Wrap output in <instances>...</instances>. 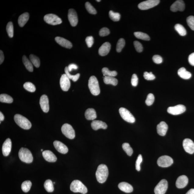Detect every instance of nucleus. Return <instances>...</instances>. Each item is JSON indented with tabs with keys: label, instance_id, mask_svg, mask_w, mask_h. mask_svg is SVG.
<instances>
[{
	"label": "nucleus",
	"instance_id": "f257e3e1",
	"mask_svg": "<svg viewBox=\"0 0 194 194\" xmlns=\"http://www.w3.org/2000/svg\"><path fill=\"white\" fill-rule=\"evenodd\" d=\"M108 174V168L106 165L102 164L99 166L96 171V176L99 183H104L106 181Z\"/></svg>",
	"mask_w": 194,
	"mask_h": 194
},
{
	"label": "nucleus",
	"instance_id": "f03ea898",
	"mask_svg": "<svg viewBox=\"0 0 194 194\" xmlns=\"http://www.w3.org/2000/svg\"><path fill=\"white\" fill-rule=\"evenodd\" d=\"M14 119L16 124L22 128L29 129L31 128L32 125L31 122L26 117L22 115L16 114L14 116Z\"/></svg>",
	"mask_w": 194,
	"mask_h": 194
},
{
	"label": "nucleus",
	"instance_id": "7ed1b4c3",
	"mask_svg": "<svg viewBox=\"0 0 194 194\" xmlns=\"http://www.w3.org/2000/svg\"><path fill=\"white\" fill-rule=\"evenodd\" d=\"M88 86L91 93L95 96L100 94V91L99 82L96 77L91 76L88 81Z\"/></svg>",
	"mask_w": 194,
	"mask_h": 194
},
{
	"label": "nucleus",
	"instance_id": "20e7f679",
	"mask_svg": "<svg viewBox=\"0 0 194 194\" xmlns=\"http://www.w3.org/2000/svg\"><path fill=\"white\" fill-rule=\"evenodd\" d=\"M70 189L74 193H80L86 194L88 192L87 188L81 181L79 180H74L70 185Z\"/></svg>",
	"mask_w": 194,
	"mask_h": 194
},
{
	"label": "nucleus",
	"instance_id": "39448f33",
	"mask_svg": "<svg viewBox=\"0 0 194 194\" xmlns=\"http://www.w3.org/2000/svg\"><path fill=\"white\" fill-rule=\"evenodd\" d=\"M19 156L22 161L26 163H31L33 161L32 153L29 149L22 147L19 152Z\"/></svg>",
	"mask_w": 194,
	"mask_h": 194
},
{
	"label": "nucleus",
	"instance_id": "423d86ee",
	"mask_svg": "<svg viewBox=\"0 0 194 194\" xmlns=\"http://www.w3.org/2000/svg\"><path fill=\"white\" fill-rule=\"evenodd\" d=\"M62 132L65 136L70 139H73L75 137V133L71 125L66 123L63 125L61 128Z\"/></svg>",
	"mask_w": 194,
	"mask_h": 194
},
{
	"label": "nucleus",
	"instance_id": "0eeeda50",
	"mask_svg": "<svg viewBox=\"0 0 194 194\" xmlns=\"http://www.w3.org/2000/svg\"><path fill=\"white\" fill-rule=\"evenodd\" d=\"M44 20L46 23L52 25H59L62 22L60 18L53 14H47L44 16Z\"/></svg>",
	"mask_w": 194,
	"mask_h": 194
},
{
	"label": "nucleus",
	"instance_id": "6e6552de",
	"mask_svg": "<svg viewBox=\"0 0 194 194\" xmlns=\"http://www.w3.org/2000/svg\"><path fill=\"white\" fill-rule=\"evenodd\" d=\"M119 113L122 118L126 122L133 123L135 122V119L133 115L126 109L121 108L119 110Z\"/></svg>",
	"mask_w": 194,
	"mask_h": 194
},
{
	"label": "nucleus",
	"instance_id": "1a4fd4ad",
	"mask_svg": "<svg viewBox=\"0 0 194 194\" xmlns=\"http://www.w3.org/2000/svg\"><path fill=\"white\" fill-rule=\"evenodd\" d=\"M173 163V160L168 156H163L159 157L157 161V163L159 167H166L171 166Z\"/></svg>",
	"mask_w": 194,
	"mask_h": 194
},
{
	"label": "nucleus",
	"instance_id": "9d476101",
	"mask_svg": "<svg viewBox=\"0 0 194 194\" xmlns=\"http://www.w3.org/2000/svg\"><path fill=\"white\" fill-rule=\"evenodd\" d=\"M160 2V1L159 0H148L139 3L138 5V7L141 10L148 9L158 5Z\"/></svg>",
	"mask_w": 194,
	"mask_h": 194
},
{
	"label": "nucleus",
	"instance_id": "9b49d317",
	"mask_svg": "<svg viewBox=\"0 0 194 194\" xmlns=\"http://www.w3.org/2000/svg\"><path fill=\"white\" fill-rule=\"evenodd\" d=\"M168 188V183L165 179H162L155 187L154 192L155 194H165Z\"/></svg>",
	"mask_w": 194,
	"mask_h": 194
},
{
	"label": "nucleus",
	"instance_id": "f8f14e48",
	"mask_svg": "<svg viewBox=\"0 0 194 194\" xmlns=\"http://www.w3.org/2000/svg\"><path fill=\"white\" fill-rule=\"evenodd\" d=\"M186 110L185 107L183 105H178L174 106L169 107L167 112L173 115H178L184 113Z\"/></svg>",
	"mask_w": 194,
	"mask_h": 194
},
{
	"label": "nucleus",
	"instance_id": "ddd939ff",
	"mask_svg": "<svg viewBox=\"0 0 194 194\" xmlns=\"http://www.w3.org/2000/svg\"><path fill=\"white\" fill-rule=\"evenodd\" d=\"M60 87L64 92H67L70 86V79L66 74L62 75L60 80Z\"/></svg>",
	"mask_w": 194,
	"mask_h": 194
},
{
	"label": "nucleus",
	"instance_id": "4468645a",
	"mask_svg": "<svg viewBox=\"0 0 194 194\" xmlns=\"http://www.w3.org/2000/svg\"><path fill=\"white\" fill-rule=\"evenodd\" d=\"M184 149L187 153L192 154L194 153V143L191 139L186 138L183 141Z\"/></svg>",
	"mask_w": 194,
	"mask_h": 194
},
{
	"label": "nucleus",
	"instance_id": "2eb2a0df",
	"mask_svg": "<svg viewBox=\"0 0 194 194\" xmlns=\"http://www.w3.org/2000/svg\"><path fill=\"white\" fill-rule=\"evenodd\" d=\"M68 19L70 25L73 27L76 26L78 23V19L77 13L75 10L70 9L69 10Z\"/></svg>",
	"mask_w": 194,
	"mask_h": 194
},
{
	"label": "nucleus",
	"instance_id": "dca6fc26",
	"mask_svg": "<svg viewBox=\"0 0 194 194\" xmlns=\"http://www.w3.org/2000/svg\"><path fill=\"white\" fill-rule=\"evenodd\" d=\"M185 5L184 2L181 0H178L172 4L171 7V11L176 12L178 11H183L185 10Z\"/></svg>",
	"mask_w": 194,
	"mask_h": 194
},
{
	"label": "nucleus",
	"instance_id": "f3484780",
	"mask_svg": "<svg viewBox=\"0 0 194 194\" xmlns=\"http://www.w3.org/2000/svg\"><path fill=\"white\" fill-rule=\"evenodd\" d=\"M40 104L44 112L48 113L49 110L48 97L45 95H42L40 98Z\"/></svg>",
	"mask_w": 194,
	"mask_h": 194
},
{
	"label": "nucleus",
	"instance_id": "a211bd4d",
	"mask_svg": "<svg viewBox=\"0 0 194 194\" xmlns=\"http://www.w3.org/2000/svg\"><path fill=\"white\" fill-rule=\"evenodd\" d=\"M12 148V142L11 139L7 138L4 142L2 147V151L4 156H7L11 152Z\"/></svg>",
	"mask_w": 194,
	"mask_h": 194
},
{
	"label": "nucleus",
	"instance_id": "6ab92c4d",
	"mask_svg": "<svg viewBox=\"0 0 194 194\" xmlns=\"http://www.w3.org/2000/svg\"><path fill=\"white\" fill-rule=\"evenodd\" d=\"M53 145L56 150L58 152L62 153V154H66L68 153V149L67 146L60 141H54Z\"/></svg>",
	"mask_w": 194,
	"mask_h": 194
},
{
	"label": "nucleus",
	"instance_id": "aec40b11",
	"mask_svg": "<svg viewBox=\"0 0 194 194\" xmlns=\"http://www.w3.org/2000/svg\"><path fill=\"white\" fill-rule=\"evenodd\" d=\"M188 182L189 179L185 175H182L178 178L176 182V185L178 189H183L186 186Z\"/></svg>",
	"mask_w": 194,
	"mask_h": 194
},
{
	"label": "nucleus",
	"instance_id": "412c9836",
	"mask_svg": "<svg viewBox=\"0 0 194 194\" xmlns=\"http://www.w3.org/2000/svg\"><path fill=\"white\" fill-rule=\"evenodd\" d=\"M42 156L46 161L49 162H55L57 160L56 156L49 150H45L42 153Z\"/></svg>",
	"mask_w": 194,
	"mask_h": 194
},
{
	"label": "nucleus",
	"instance_id": "4be33fe9",
	"mask_svg": "<svg viewBox=\"0 0 194 194\" xmlns=\"http://www.w3.org/2000/svg\"><path fill=\"white\" fill-rule=\"evenodd\" d=\"M168 126L164 122H161L157 126V133L161 136H164L166 134Z\"/></svg>",
	"mask_w": 194,
	"mask_h": 194
},
{
	"label": "nucleus",
	"instance_id": "5701e85b",
	"mask_svg": "<svg viewBox=\"0 0 194 194\" xmlns=\"http://www.w3.org/2000/svg\"><path fill=\"white\" fill-rule=\"evenodd\" d=\"M110 48L111 44L110 42H105L99 48V53L101 56H106L110 52Z\"/></svg>",
	"mask_w": 194,
	"mask_h": 194
},
{
	"label": "nucleus",
	"instance_id": "b1692460",
	"mask_svg": "<svg viewBox=\"0 0 194 194\" xmlns=\"http://www.w3.org/2000/svg\"><path fill=\"white\" fill-rule=\"evenodd\" d=\"M55 40L59 45L64 48H70L72 47L71 42L64 38L56 37L55 38Z\"/></svg>",
	"mask_w": 194,
	"mask_h": 194
},
{
	"label": "nucleus",
	"instance_id": "393cba45",
	"mask_svg": "<svg viewBox=\"0 0 194 194\" xmlns=\"http://www.w3.org/2000/svg\"><path fill=\"white\" fill-rule=\"evenodd\" d=\"M91 126L92 128L95 131L100 129H106L108 127L106 123L102 121L97 120L93 121L91 123Z\"/></svg>",
	"mask_w": 194,
	"mask_h": 194
},
{
	"label": "nucleus",
	"instance_id": "a878e982",
	"mask_svg": "<svg viewBox=\"0 0 194 194\" xmlns=\"http://www.w3.org/2000/svg\"><path fill=\"white\" fill-rule=\"evenodd\" d=\"M119 189L120 190L127 193L132 192L133 191V188L129 184L125 182H122L118 185Z\"/></svg>",
	"mask_w": 194,
	"mask_h": 194
},
{
	"label": "nucleus",
	"instance_id": "bb28decb",
	"mask_svg": "<svg viewBox=\"0 0 194 194\" xmlns=\"http://www.w3.org/2000/svg\"><path fill=\"white\" fill-rule=\"evenodd\" d=\"M85 117L88 120H94L97 118L95 110L93 108H89L85 112Z\"/></svg>",
	"mask_w": 194,
	"mask_h": 194
},
{
	"label": "nucleus",
	"instance_id": "cd10ccee",
	"mask_svg": "<svg viewBox=\"0 0 194 194\" xmlns=\"http://www.w3.org/2000/svg\"><path fill=\"white\" fill-rule=\"evenodd\" d=\"M178 74L181 78L185 80L189 79L192 76L191 73L187 71L184 67L180 68L178 70Z\"/></svg>",
	"mask_w": 194,
	"mask_h": 194
},
{
	"label": "nucleus",
	"instance_id": "c85d7f7f",
	"mask_svg": "<svg viewBox=\"0 0 194 194\" xmlns=\"http://www.w3.org/2000/svg\"><path fill=\"white\" fill-rule=\"evenodd\" d=\"M29 19V15L27 13H24L20 16L18 19V23L21 27H23L27 23Z\"/></svg>",
	"mask_w": 194,
	"mask_h": 194
},
{
	"label": "nucleus",
	"instance_id": "c756f323",
	"mask_svg": "<svg viewBox=\"0 0 194 194\" xmlns=\"http://www.w3.org/2000/svg\"><path fill=\"white\" fill-rule=\"evenodd\" d=\"M23 61L24 65L28 71L30 72L33 71L34 69L32 64L31 61H30L25 56H23Z\"/></svg>",
	"mask_w": 194,
	"mask_h": 194
},
{
	"label": "nucleus",
	"instance_id": "7c9ffc66",
	"mask_svg": "<svg viewBox=\"0 0 194 194\" xmlns=\"http://www.w3.org/2000/svg\"><path fill=\"white\" fill-rule=\"evenodd\" d=\"M104 81L106 84H111L113 86H116L118 82V80L116 78L113 77L108 76L104 77Z\"/></svg>",
	"mask_w": 194,
	"mask_h": 194
},
{
	"label": "nucleus",
	"instance_id": "2f4dec72",
	"mask_svg": "<svg viewBox=\"0 0 194 194\" xmlns=\"http://www.w3.org/2000/svg\"><path fill=\"white\" fill-rule=\"evenodd\" d=\"M13 99L11 96L6 94L0 95V102L7 103H12L13 102Z\"/></svg>",
	"mask_w": 194,
	"mask_h": 194
},
{
	"label": "nucleus",
	"instance_id": "473e14b6",
	"mask_svg": "<svg viewBox=\"0 0 194 194\" xmlns=\"http://www.w3.org/2000/svg\"><path fill=\"white\" fill-rule=\"evenodd\" d=\"M44 187L48 192H52L54 190L53 183L51 180L48 179L44 184Z\"/></svg>",
	"mask_w": 194,
	"mask_h": 194
},
{
	"label": "nucleus",
	"instance_id": "72a5a7b5",
	"mask_svg": "<svg viewBox=\"0 0 194 194\" xmlns=\"http://www.w3.org/2000/svg\"><path fill=\"white\" fill-rule=\"evenodd\" d=\"M134 35L135 37L138 39L141 40L149 41L150 40V38L146 34L143 33L141 32H134Z\"/></svg>",
	"mask_w": 194,
	"mask_h": 194
},
{
	"label": "nucleus",
	"instance_id": "f704fd0d",
	"mask_svg": "<svg viewBox=\"0 0 194 194\" xmlns=\"http://www.w3.org/2000/svg\"><path fill=\"white\" fill-rule=\"evenodd\" d=\"M175 29L180 35L181 36H184L186 35V30L185 28L181 24H177L176 25H175Z\"/></svg>",
	"mask_w": 194,
	"mask_h": 194
},
{
	"label": "nucleus",
	"instance_id": "c9c22d12",
	"mask_svg": "<svg viewBox=\"0 0 194 194\" xmlns=\"http://www.w3.org/2000/svg\"><path fill=\"white\" fill-rule=\"evenodd\" d=\"M30 61L36 68H39L40 66V62L39 58L37 56L31 54L29 56Z\"/></svg>",
	"mask_w": 194,
	"mask_h": 194
},
{
	"label": "nucleus",
	"instance_id": "e433bc0d",
	"mask_svg": "<svg viewBox=\"0 0 194 194\" xmlns=\"http://www.w3.org/2000/svg\"><path fill=\"white\" fill-rule=\"evenodd\" d=\"M32 186L31 181H24L21 185V189L24 192H27L31 189Z\"/></svg>",
	"mask_w": 194,
	"mask_h": 194
},
{
	"label": "nucleus",
	"instance_id": "4c0bfd02",
	"mask_svg": "<svg viewBox=\"0 0 194 194\" xmlns=\"http://www.w3.org/2000/svg\"><path fill=\"white\" fill-rule=\"evenodd\" d=\"M65 74L67 75L68 77L70 79L72 80L74 82H76L77 81L79 78L80 77V74H77L75 75H72L70 74L69 72L68 71V67L66 66V67L65 68Z\"/></svg>",
	"mask_w": 194,
	"mask_h": 194
},
{
	"label": "nucleus",
	"instance_id": "58836bf2",
	"mask_svg": "<svg viewBox=\"0 0 194 194\" xmlns=\"http://www.w3.org/2000/svg\"><path fill=\"white\" fill-rule=\"evenodd\" d=\"M122 148L127 155L131 156L133 153V149L128 143H124L122 145Z\"/></svg>",
	"mask_w": 194,
	"mask_h": 194
},
{
	"label": "nucleus",
	"instance_id": "ea45409f",
	"mask_svg": "<svg viewBox=\"0 0 194 194\" xmlns=\"http://www.w3.org/2000/svg\"><path fill=\"white\" fill-rule=\"evenodd\" d=\"M102 72L104 76L111 77L116 76L117 75V73L116 71H110L106 67H104L102 69Z\"/></svg>",
	"mask_w": 194,
	"mask_h": 194
},
{
	"label": "nucleus",
	"instance_id": "a19ab883",
	"mask_svg": "<svg viewBox=\"0 0 194 194\" xmlns=\"http://www.w3.org/2000/svg\"><path fill=\"white\" fill-rule=\"evenodd\" d=\"M23 87L26 90L31 92H34L36 90L35 86L30 82H26L23 84Z\"/></svg>",
	"mask_w": 194,
	"mask_h": 194
},
{
	"label": "nucleus",
	"instance_id": "79ce46f5",
	"mask_svg": "<svg viewBox=\"0 0 194 194\" xmlns=\"http://www.w3.org/2000/svg\"><path fill=\"white\" fill-rule=\"evenodd\" d=\"M7 32L10 38H13L14 34V28L13 24L12 22L8 23L6 27Z\"/></svg>",
	"mask_w": 194,
	"mask_h": 194
},
{
	"label": "nucleus",
	"instance_id": "37998d69",
	"mask_svg": "<svg viewBox=\"0 0 194 194\" xmlns=\"http://www.w3.org/2000/svg\"><path fill=\"white\" fill-rule=\"evenodd\" d=\"M109 16L110 19L114 21H118L120 19V14L118 13H114L112 11L109 12Z\"/></svg>",
	"mask_w": 194,
	"mask_h": 194
},
{
	"label": "nucleus",
	"instance_id": "c03bdc74",
	"mask_svg": "<svg viewBox=\"0 0 194 194\" xmlns=\"http://www.w3.org/2000/svg\"><path fill=\"white\" fill-rule=\"evenodd\" d=\"M125 45V40L123 38L119 39L117 45V51L119 52H121Z\"/></svg>",
	"mask_w": 194,
	"mask_h": 194
},
{
	"label": "nucleus",
	"instance_id": "a18cd8bd",
	"mask_svg": "<svg viewBox=\"0 0 194 194\" xmlns=\"http://www.w3.org/2000/svg\"><path fill=\"white\" fill-rule=\"evenodd\" d=\"M85 7L87 10L90 13L93 14V15L96 14V10L88 2H87L85 3Z\"/></svg>",
	"mask_w": 194,
	"mask_h": 194
},
{
	"label": "nucleus",
	"instance_id": "49530a36",
	"mask_svg": "<svg viewBox=\"0 0 194 194\" xmlns=\"http://www.w3.org/2000/svg\"><path fill=\"white\" fill-rule=\"evenodd\" d=\"M155 97L152 94H149L147 95L146 100V104L148 106H150L152 105L154 102Z\"/></svg>",
	"mask_w": 194,
	"mask_h": 194
},
{
	"label": "nucleus",
	"instance_id": "de8ad7c7",
	"mask_svg": "<svg viewBox=\"0 0 194 194\" xmlns=\"http://www.w3.org/2000/svg\"><path fill=\"white\" fill-rule=\"evenodd\" d=\"M187 22L189 27L194 31V16H191L188 17L187 19Z\"/></svg>",
	"mask_w": 194,
	"mask_h": 194
},
{
	"label": "nucleus",
	"instance_id": "09e8293b",
	"mask_svg": "<svg viewBox=\"0 0 194 194\" xmlns=\"http://www.w3.org/2000/svg\"><path fill=\"white\" fill-rule=\"evenodd\" d=\"M143 77L145 79L147 80H153L155 78V76L153 74L152 72H145L143 74Z\"/></svg>",
	"mask_w": 194,
	"mask_h": 194
},
{
	"label": "nucleus",
	"instance_id": "8fccbe9b",
	"mask_svg": "<svg viewBox=\"0 0 194 194\" xmlns=\"http://www.w3.org/2000/svg\"><path fill=\"white\" fill-rule=\"evenodd\" d=\"M142 161V157L141 155H139L136 161V168L137 171H139L141 170L140 165Z\"/></svg>",
	"mask_w": 194,
	"mask_h": 194
},
{
	"label": "nucleus",
	"instance_id": "3c124183",
	"mask_svg": "<svg viewBox=\"0 0 194 194\" xmlns=\"http://www.w3.org/2000/svg\"><path fill=\"white\" fill-rule=\"evenodd\" d=\"M134 45L137 52H140L143 51V48L142 44L138 41H135Z\"/></svg>",
	"mask_w": 194,
	"mask_h": 194
},
{
	"label": "nucleus",
	"instance_id": "603ef678",
	"mask_svg": "<svg viewBox=\"0 0 194 194\" xmlns=\"http://www.w3.org/2000/svg\"><path fill=\"white\" fill-rule=\"evenodd\" d=\"M110 33V30L108 28L104 27L100 30L99 35L101 36H105L109 35Z\"/></svg>",
	"mask_w": 194,
	"mask_h": 194
},
{
	"label": "nucleus",
	"instance_id": "864d4df0",
	"mask_svg": "<svg viewBox=\"0 0 194 194\" xmlns=\"http://www.w3.org/2000/svg\"><path fill=\"white\" fill-rule=\"evenodd\" d=\"M85 40L88 47L89 48L92 47L94 42L93 37L92 36H88L86 38Z\"/></svg>",
	"mask_w": 194,
	"mask_h": 194
},
{
	"label": "nucleus",
	"instance_id": "5fc2aeb1",
	"mask_svg": "<svg viewBox=\"0 0 194 194\" xmlns=\"http://www.w3.org/2000/svg\"><path fill=\"white\" fill-rule=\"evenodd\" d=\"M138 84V78L137 75L135 74H133L132 79H131V84L133 86H137Z\"/></svg>",
	"mask_w": 194,
	"mask_h": 194
},
{
	"label": "nucleus",
	"instance_id": "6e6d98bb",
	"mask_svg": "<svg viewBox=\"0 0 194 194\" xmlns=\"http://www.w3.org/2000/svg\"><path fill=\"white\" fill-rule=\"evenodd\" d=\"M153 59L155 63L159 64L163 62V59L160 56L156 55L153 56Z\"/></svg>",
	"mask_w": 194,
	"mask_h": 194
},
{
	"label": "nucleus",
	"instance_id": "4d7b16f0",
	"mask_svg": "<svg viewBox=\"0 0 194 194\" xmlns=\"http://www.w3.org/2000/svg\"><path fill=\"white\" fill-rule=\"evenodd\" d=\"M189 62L191 65L194 66V52L190 55L189 57Z\"/></svg>",
	"mask_w": 194,
	"mask_h": 194
},
{
	"label": "nucleus",
	"instance_id": "13d9d810",
	"mask_svg": "<svg viewBox=\"0 0 194 194\" xmlns=\"http://www.w3.org/2000/svg\"><path fill=\"white\" fill-rule=\"evenodd\" d=\"M69 72L72 71V69L77 70L78 69V66L74 64H70L68 67Z\"/></svg>",
	"mask_w": 194,
	"mask_h": 194
},
{
	"label": "nucleus",
	"instance_id": "bf43d9fd",
	"mask_svg": "<svg viewBox=\"0 0 194 194\" xmlns=\"http://www.w3.org/2000/svg\"><path fill=\"white\" fill-rule=\"evenodd\" d=\"M4 59H5V57H4L3 52L2 50H1V51H0V64H1L3 63Z\"/></svg>",
	"mask_w": 194,
	"mask_h": 194
},
{
	"label": "nucleus",
	"instance_id": "052dcab7",
	"mask_svg": "<svg viewBox=\"0 0 194 194\" xmlns=\"http://www.w3.org/2000/svg\"><path fill=\"white\" fill-rule=\"evenodd\" d=\"M4 119H5V117H4L3 113L2 112H0V120H1V122L4 120Z\"/></svg>",
	"mask_w": 194,
	"mask_h": 194
},
{
	"label": "nucleus",
	"instance_id": "680f3d73",
	"mask_svg": "<svg viewBox=\"0 0 194 194\" xmlns=\"http://www.w3.org/2000/svg\"><path fill=\"white\" fill-rule=\"evenodd\" d=\"M186 194H194V189H191Z\"/></svg>",
	"mask_w": 194,
	"mask_h": 194
},
{
	"label": "nucleus",
	"instance_id": "e2e57ef3",
	"mask_svg": "<svg viewBox=\"0 0 194 194\" xmlns=\"http://www.w3.org/2000/svg\"><path fill=\"white\" fill-rule=\"evenodd\" d=\"M96 1L98 2H100L101 1L100 0H97Z\"/></svg>",
	"mask_w": 194,
	"mask_h": 194
},
{
	"label": "nucleus",
	"instance_id": "0e129e2a",
	"mask_svg": "<svg viewBox=\"0 0 194 194\" xmlns=\"http://www.w3.org/2000/svg\"><path fill=\"white\" fill-rule=\"evenodd\" d=\"M41 151H43V149H41Z\"/></svg>",
	"mask_w": 194,
	"mask_h": 194
},
{
	"label": "nucleus",
	"instance_id": "69168bd1",
	"mask_svg": "<svg viewBox=\"0 0 194 194\" xmlns=\"http://www.w3.org/2000/svg\"><path fill=\"white\" fill-rule=\"evenodd\" d=\"M53 183H54V184H55V182H54Z\"/></svg>",
	"mask_w": 194,
	"mask_h": 194
}]
</instances>
